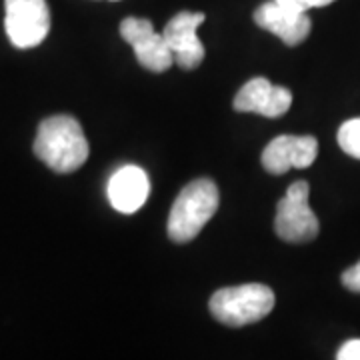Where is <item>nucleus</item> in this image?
I'll list each match as a JSON object with an SVG mask.
<instances>
[{"mask_svg": "<svg viewBox=\"0 0 360 360\" xmlns=\"http://www.w3.org/2000/svg\"><path fill=\"white\" fill-rule=\"evenodd\" d=\"M220 196L210 179L193 180L176 196L168 214V236L172 243H188L214 217Z\"/></svg>", "mask_w": 360, "mask_h": 360, "instance_id": "obj_2", "label": "nucleus"}, {"mask_svg": "<svg viewBox=\"0 0 360 360\" xmlns=\"http://www.w3.org/2000/svg\"><path fill=\"white\" fill-rule=\"evenodd\" d=\"M278 4H284V6H288V8H296V11H304L307 13V4H304V0H276Z\"/></svg>", "mask_w": 360, "mask_h": 360, "instance_id": "obj_15", "label": "nucleus"}, {"mask_svg": "<svg viewBox=\"0 0 360 360\" xmlns=\"http://www.w3.org/2000/svg\"><path fill=\"white\" fill-rule=\"evenodd\" d=\"M335 0H304V4H307V11L309 8H319V6H328V4H333Z\"/></svg>", "mask_w": 360, "mask_h": 360, "instance_id": "obj_16", "label": "nucleus"}, {"mask_svg": "<svg viewBox=\"0 0 360 360\" xmlns=\"http://www.w3.org/2000/svg\"><path fill=\"white\" fill-rule=\"evenodd\" d=\"M255 22L260 28L272 32L274 37H278L288 46L304 42L312 28L309 14L304 11L288 8L284 4H278L276 0H270L258 6L255 11Z\"/></svg>", "mask_w": 360, "mask_h": 360, "instance_id": "obj_10", "label": "nucleus"}, {"mask_svg": "<svg viewBox=\"0 0 360 360\" xmlns=\"http://www.w3.org/2000/svg\"><path fill=\"white\" fill-rule=\"evenodd\" d=\"M120 37L134 49L136 60L150 72H167L174 65V54L168 49L167 40L158 34L146 18L129 16L120 22Z\"/></svg>", "mask_w": 360, "mask_h": 360, "instance_id": "obj_6", "label": "nucleus"}, {"mask_svg": "<svg viewBox=\"0 0 360 360\" xmlns=\"http://www.w3.org/2000/svg\"><path fill=\"white\" fill-rule=\"evenodd\" d=\"M338 360H360V338H354V340H348L345 342L338 354H336Z\"/></svg>", "mask_w": 360, "mask_h": 360, "instance_id": "obj_14", "label": "nucleus"}, {"mask_svg": "<svg viewBox=\"0 0 360 360\" xmlns=\"http://www.w3.org/2000/svg\"><path fill=\"white\" fill-rule=\"evenodd\" d=\"M205 22L202 13L174 14L162 30L168 49L174 54V65L193 70L205 60V44L198 39V26Z\"/></svg>", "mask_w": 360, "mask_h": 360, "instance_id": "obj_7", "label": "nucleus"}, {"mask_svg": "<svg viewBox=\"0 0 360 360\" xmlns=\"http://www.w3.org/2000/svg\"><path fill=\"white\" fill-rule=\"evenodd\" d=\"M276 296L266 284H240L217 290L208 309L226 326H246L262 321L274 309Z\"/></svg>", "mask_w": 360, "mask_h": 360, "instance_id": "obj_3", "label": "nucleus"}, {"mask_svg": "<svg viewBox=\"0 0 360 360\" xmlns=\"http://www.w3.org/2000/svg\"><path fill=\"white\" fill-rule=\"evenodd\" d=\"M338 144L340 148L352 158L360 160V118L347 120L340 129H338Z\"/></svg>", "mask_w": 360, "mask_h": 360, "instance_id": "obj_12", "label": "nucleus"}, {"mask_svg": "<svg viewBox=\"0 0 360 360\" xmlns=\"http://www.w3.org/2000/svg\"><path fill=\"white\" fill-rule=\"evenodd\" d=\"M342 284L352 292H360V262L342 272Z\"/></svg>", "mask_w": 360, "mask_h": 360, "instance_id": "obj_13", "label": "nucleus"}, {"mask_svg": "<svg viewBox=\"0 0 360 360\" xmlns=\"http://www.w3.org/2000/svg\"><path fill=\"white\" fill-rule=\"evenodd\" d=\"M309 182L298 180L288 186L278 202L274 231L286 243H310L319 236V219L309 205Z\"/></svg>", "mask_w": 360, "mask_h": 360, "instance_id": "obj_4", "label": "nucleus"}, {"mask_svg": "<svg viewBox=\"0 0 360 360\" xmlns=\"http://www.w3.org/2000/svg\"><path fill=\"white\" fill-rule=\"evenodd\" d=\"M89 153V141L75 116L56 115L40 122L34 155L54 172H75L86 162Z\"/></svg>", "mask_w": 360, "mask_h": 360, "instance_id": "obj_1", "label": "nucleus"}, {"mask_svg": "<svg viewBox=\"0 0 360 360\" xmlns=\"http://www.w3.org/2000/svg\"><path fill=\"white\" fill-rule=\"evenodd\" d=\"M4 28L16 49L39 46L51 30L46 0H4Z\"/></svg>", "mask_w": 360, "mask_h": 360, "instance_id": "obj_5", "label": "nucleus"}, {"mask_svg": "<svg viewBox=\"0 0 360 360\" xmlns=\"http://www.w3.org/2000/svg\"><path fill=\"white\" fill-rule=\"evenodd\" d=\"M150 180L141 167L127 165L108 180V200L122 214L136 212L148 200Z\"/></svg>", "mask_w": 360, "mask_h": 360, "instance_id": "obj_11", "label": "nucleus"}, {"mask_svg": "<svg viewBox=\"0 0 360 360\" xmlns=\"http://www.w3.org/2000/svg\"><path fill=\"white\" fill-rule=\"evenodd\" d=\"M319 155L314 136L283 134L266 144L262 150V167L270 174H284L290 168H309Z\"/></svg>", "mask_w": 360, "mask_h": 360, "instance_id": "obj_9", "label": "nucleus"}, {"mask_svg": "<svg viewBox=\"0 0 360 360\" xmlns=\"http://www.w3.org/2000/svg\"><path fill=\"white\" fill-rule=\"evenodd\" d=\"M292 104V92L284 86H274L269 78L257 77L248 80L234 96V110L255 112L266 118H278L288 112Z\"/></svg>", "mask_w": 360, "mask_h": 360, "instance_id": "obj_8", "label": "nucleus"}]
</instances>
